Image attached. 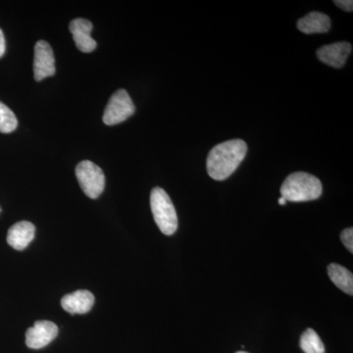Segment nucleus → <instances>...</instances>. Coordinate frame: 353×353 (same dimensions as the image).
Returning a JSON list of instances; mask_svg holds the SVG:
<instances>
[{
    "instance_id": "obj_7",
    "label": "nucleus",
    "mask_w": 353,
    "mask_h": 353,
    "mask_svg": "<svg viewBox=\"0 0 353 353\" xmlns=\"http://www.w3.org/2000/svg\"><path fill=\"white\" fill-rule=\"evenodd\" d=\"M57 334L58 328L54 323L38 321L26 333V345L32 350H39L50 345Z\"/></svg>"
},
{
    "instance_id": "obj_8",
    "label": "nucleus",
    "mask_w": 353,
    "mask_h": 353,
    "mask_svg": "<svg viewBox=\"0 0 353 353\" xmlns=\"http://www.w3.org/2000/svg\"><path fill=\"white\" fill-rule=\"evenodd\" d=\"M352 50V44L347 41H341L322 46L317 50L316 54L323 63L334 68H341L347 62Z\"/></svg>"
},
{
    "instance_id": "obj_21",
    "label": "nucleus",
    "mask_w": 353,
    "mask_h": 353,
    "mask_svg": "<svg viewBox=\"0 0 353 353\" xmlns=\"http://www.w3.org/2000/svg\"><path fill=\"white\" fill-rule=\"evenodd\" d=\"M0 211H1V208H0Z\"/></svg>"
},
{
    "instance_id": "obj_15",
    "label": "nucleus",
    "mask_w": 353,
    "mask_h": 353,
    "mask_svg": "<svg viewBox=\"0 0 353 353\" xmlns=\"http://www.w3.org/2000/svg\"><path fill=\"white\" fill-rule=\"evenodd\" d=\"M18 120L15 114L8 106L0 101V132L9 134L15 131Z\"/></svg>"
},
{
    "instance_id": "obj_9",
    "label": "nucleus",
    "mask_w": 353,
    "mask_h": 353,
    "mask_svg": "<svg viewBox=\"0 0 353 353\" xmlns=\"http://www.w3.org/2000/svg\"><path fill=\"white\" fill-rule=\"evenodd\" d=\"M92 30V22L83 18H78L70 23V32L73 36L77 48L82 52H92L97 48V41L90 37Z\"/></svg>"
},
{
    "instance_id": "obj_11",
    "label": "nucleus",
    "mask_w": 353,
    "mask_h": 353,
    "mask_svg": "<svg viewBox=\"0 0 353 353\" xmlns=\"http://www.w3.org/2000/svg\"><path fill=\"white\" fill-rule=\"evenodd\" d=\"M36 234L34 224L28 221L16 223L9 229L7 234V243L14 250H23L32 243Z\"/></svg>"
},
{
    "instance_id": "obj_14",
    "label": "nucleus",
    "mask_w": 353,
    "mask_h": 353,
    "mask_svg": "<svg viewBox=\"0 0 353 353\" xmlns=\"http://www.w3.org/2000/svg\"><path fill=\"white\" fill-rule=\"evenodd\" d=\"M301 347L304 353H325L321 339L312 329L306 330L301 336Z\"/></svg>"
},
{
    "instance_id": "obj_6",
    "label": "nucleus",
    "mask_w": 353,
    "mask_h": 353,
    "mask_svg": "<svg viewBox=\"0 0 353 353\" xmlns=\"http://www.w3.org/2000/svg\"><path fill=\"white\" fill-rule=\"evenodd\" d=\"M55 58L50 44L39 41L34 46V76L37 82L54 75Z\"/></svg>"
},
{
    "instance_id": "obj_1",
    "label": "nucleus",
    "mask_w": 353,
    "mask_h": 353,
    "mask_svg": "<svg viewBox=\"0 0 353 353\" xmlns=\"http://www.w3.org/2000/svg\"><path fill=\"white\" fill-rule=\"evenodd\" d=\"M246 152L248 145L243 139H231L214 146L206 162L208 175L213 180H226L240 166Z\"/></svg>"
},
{
    "instance_id": "obj_4",
    "label": "nucleus",
    "mask_w": 353,
    "mask_h": 353,
    "mask_svg": "<svg viewBox=\"0 0 353 353\" xmlns=\"http://www.w3.org/2000/svg\"><path fill=\"white\" fill-rule=\"evenodd\" d=\"M76 176L85 196L97 199L105 188V176L101 167L94 162L83 160L76 167Z\"/></svg>"
},
{
    "instance_id": "obj_16",
    "label": "nucleus",
    "mask_w": 353,
    "mask_h": 353,
    "mask_svg": "<svg viewBox=\"0 0 353 353\" xmlns=\"http://www.w3.org/2000/svg\"><path fill=\"white\" fill-rule=\"evenodd\" d=\"M341 240L343 241V245L345 248L350 250V252H353V229L352 228H347V229L343 230L341 234Z\"/></svg>"
},
{
    "instance_id": "obj_17",
    "label": "nucleus",
    "mask_w": 353,
    "mask_h": 353,
    "mask_svg": "<svg viewBox=\"0 0 353 353\" xmlns=\"http://www.w3.org/2000/svg\"><path fill=\"white\" fill-rule=\"evenodd\" d=\"M334 3L340 7L343 10L347 12H352L353 1L352 0H334Z\"/></svg>"
},
{
    "instance_id": "obj_20",
    "label": "nucleus",
    "mask_w": 353,
    "mask_h": 353,
    "mask_svg": "<svg viewBox=\"0 0 353 353\" xmlns=\"http://www.w3.org/2000/svg\"><path fill=\"white\" fill-rule=\"evenodd\" d=\"M236 353H248V352H236Z\"/></svg>"
},
{
    "instance_id": "obj_18",
    "label": "nucleus",
    "mask_w": 353,
    "mask_h": 353,
    "mask_svg": "<svg viewBox=\"0 0 353 353\" xmlns=\"http://www.w3.org/2000/svg\"><path fill=\"white\" fill-rule=\"evenodd\" d=\"M6 39H4L3 32L0 30V57H3L4 52H6Z\"/></svg>"
},
{
    "instance_id": "obj_10",
    "label": "nucleus",
    "mask_w": 353,
    "mask_h": 353,
    "mask_svg": "<svg viewBox=\"0 0 353 353\" xmlns=\"http://www.w3.org/2000/svg\"><path fill=\"white\" fill-rule=\"evenodd\" d=\"M94 303V294L85 290L66 294L61 301L62 307L70 314H85L92 309Z\"/></svg>"
},
{
    "instance_id": "obj_19",
    "label": "nucleus",
    "mask_w": 353,
    "mask_h": 353,
    "mask_svg": "<svg viewBox=\"0 0 353 353\" xmlns=\"http://www.w3.org/2000/svg\"><path fill=\"white\" fill-rule=\"evenodd\" d=\"M278 202L280 205H285V204H287V201H285L284 197H281V199H279Z\"/></svg>"
},
{
    "instance_id": "obj_2",
    "label": "nucleus",
    "mask_w": 353,
    "mask_h": 353,
    "mask_svg": "<svg viewBox=\"0 0 353 353\" xmlns=\"http://www.w3.org/2000/svg\"><path fill=\"white\" fill-rule=\"evenodd\" d=\"M322 190L321 181L317 176L296 172L287 176L281 187V194L287 201L303 202L319 199Z\"/></svg>"
},
{
    "instance_id": "obj_3",
    "label": "nucleus",
    "mask_w": 353,
    "mask_h": 353,
    "mask_svg": "<svg viewBox=\"0 0 353 353\" xmlns=\"http://www.w3.org/2000/svg\"><path fill=\"white\" fill-rule=\"evenodd\" d=\"M150 208L160 231L171 236L178 229V216L170 196L161 188H154L150 194Z\"/></svg>"
},
{
    "instance_id": "obj_13",
    "label": "nucleus",
    "mask_w": 353,
    "mask_h": 353,
    "mask_svg": "<svg viewBox=\"0 0 353 353\" xmlns=\"http://www.w3.org/2000/svg\"><path fill=\"white\" fill-rule=\"evenodd\" d=\"M329 277L339 289L345 294L352 296L353 277L352 273L345 267L336 263L330 264L328 266Z\"/></svg>"
},
{
    "instance_id": "obj_5",
    "label": "nucleus",
    "mask_w": 353,
    "mask_h": 353,
    "mask_svg": "<svg viewBox=\"0 0 353 353\" xmlns=\"http://www.w3.org/2000/svg\"><path fill=\"white\" fill-rule=\"evenodd\" d=\"M136 111L134 102L127 90H118L109 99L103 113V122L108 126L120 124Z\"/></svg>"
},
{
    "instance_id": "obj_12",
    "label": "nucleus",
    "mask_w": 353,
    "mask_h": 353,
    "mask_svg": "<svg viewBox=\"0 0 353 353\" xmlns=\"http://www.w3.org/2000/svg\"><path fill=\"white\" fill-rule=\"evenodd\" d=\"M297 29L303 34H323L331 29V19L321 12H310L297 22Z\"/></svg>"
}]
</instances>
